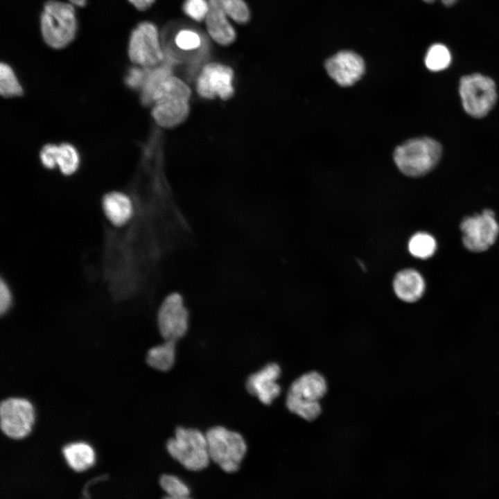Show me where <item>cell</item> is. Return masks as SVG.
Segmentation results:
<instances>
[{
  "mask_svg": "<svg viewBox=\"0 0 499 499\" xmlns=\"http://www.w3.org/2000/svg\"><path fill=\"white\" fill-rule=\"evenodd\" d=\"M77 29L74 6L58 0L45 3L40 16V30L49 46L54 49L66 47L74 40Z\"/></svg>",
  "mask_w": 499,
  "mask_h": 499,
  "instance_id": "6da1fadb",
  "label": "cell"
},
{
  "mask_svg": "<svg viewBox=\"0 0 499 499\" xmlns=\"http://www.w3.org/2000/svg\"><path fill=\"white\" fill-rule=\"evenodd\" d=\"M327 382L320 373L304 374L290 385L286 404L288 409L303 419L312 421L322 412L319 401L326 395Z\"/></svg>",
  "mask_w": 499,
  "mask_h": 499,
  "instance_id": "7a4b0ae2",
  "label": "cell"
},
{
  "mask_svg": "<svg viewBox=\"0 0 499 499\" xmlns=\"http://www.w3.org/2000/svg\"><path fill=\"white\" fill-rule=\"evenodd\" d=\"M442 154L439 143L429 137L409 139L397 146L394 159L399 169L405 175L419 177L432 170Z\"/></svg>",
  "mask_w": 499,
  "mask_h": 499,
  "instance_id": "3957f363",
  "label": "cell"
},
{
  "mask_svg": "<svg viewBox=\"0 0 499 499\" xmlns=\"http://www.w3.org/2000/svg\"><path fill=\"white\" fill-rule=\"evenodd\" d=\"M166 448L173 459L190 471L204 469L211 460L206 436L198 429L177 427Z\"/></svg>",
  "mask_w": 499,
  "mask_h": 499,
  "instance_id": "277c9868",
  "label": "cell"
},
{
  "mask_svg": "<svg viewBox=\"0 0 499 499\" xmlns=\"http://www.w3.org/2000/svg\"><path fill=\"white\" fill-rule=\"evenodd\" d=\"M210 459L225 472L238 471L247 451L239 433L222 426L212 427L205 434Z\"/></svg>",
  "mask_w": 499,
  "mask_h": 499,
  "instance_id": "5b68a950",
  "label": "cell"
},
{
  "mask_svg": "<svg viewBox=\"0 0 499 499\" xmlns=\"http://www.w3.org/2000/svg\"><path fill=\"white\" fill-rule=\"evenodd\" d=\"M128 54L130 61L137 66L152 68L164 60L157 26L150 21L139 23L131 32Z\"/></svg>",
  "mask_w": 499,
  "mask_h": 499,
  "instance_id": "8992f818",
  "label": "cell"
},
{
  "mask_svg": "<svg viewBox=\"0 0 499 499\" xmlns=\"http://www.w3.org/2000/svg\"><path fill=\"white\" fill-rule=\"evenodd\" d=\"M459 91L464 110L475 118L485 116L497 100L494 81L480 73L462 77Z\"/></svg>",
  "mask_w": 499,
  "mask_h": 499,
  "instance_id": "52a82bcc",
  "label": "cell"
},
{
  "mask_svg": "<svg viewBox=\"0 0 499 499\" xmlns=\"http://www.w3.org/2000/svg\"><path fill=\"white\" fill-rule=\"evenodd\" d=\"M460 229L464 245L473 252L488 250L499 235V225L491 209L465 217L461 222Z\"/></svg>",
  "mask_w": 499,
  "mask_h": 499,
  "instance_id": "ba28073f",
  "label": "cell"
},
{
  "mask_svg": "<svg viewBox=\"0 0 499 499\" xmlns=\"http://www.w3.org/2000/svg\"><path fill=\"white\" fill-rule=\"evenodd\" d=\"M34 421V408L28 400L10 397L1 403V429L7 437L15 439L26 437L31 432Z\"/></svg>",
  "mask_w": 499,
  "mask_h": 499,
  "instance_id": "9c48e42d",
  "label": "cell"
},
{
  "mask_svg": "<svg viewBox=\"0 0 499 499\" xmlns=\"http://www.w3.org/2000/svg\"><path fill=\"white\" fill-rule=\"evenodd\" d=\"M157 323L164 340L176 342L186 333L189 313L180 294H171L164 299L158 312Z\"/></svg>",
  "mask_w": 499,
  "mask_h": 499,
  "instance_id": "30bf717a",
  "label": "cell"
},
{
  "mask_svg": "<svg viewBox=\"0 0 499 499\" xmlns=\"http://www.w3.org/2000/svg\"><path fill=\"white\" fill-rule=\"evenodd\" d=\"M233 70L224 64L211 62L206 64L198 78L196 89L200 96L212 99L218 96L227 100L234 94Z\"/></svg>",
  "mask_w": 499,
  "mask_h": 499,
  "instance_id": "8fae6325",
  "label": "cell"
},
{
  "mask_svg": "<svg viewBox=\"0 0 499 499\" xmlns=\"http://www.w3.org/2000/svg\"><path fill=\"white\" fill-rule=\"evenodd\" d=\"M329 76L338 85L348 87L358 81L365 73L363 59L352 51H341L325 62Z\"/></svg>",
  "mask_w": 499,
  "mask_h": 499,
  "instance_id": "7c38bea8",
  "label": "cell"
},
{
  "mask_svg": "<svg viewBox=\"0 0 499 499\" xmlns=\"http://www.w3.org/2000/svg\"><path fill=\"white\" fill-rule=\"evenodd\" d=\"M281 372L278 364L270 362L248 377L246 389L263 404L270 405L281 394V387L277 382Z\"/></svg>",
  "mask_w": 499,
  "mask_h": 499,
  "instance_id": "4fadbf2b",
  "label": "cell"
},
{
  "mask_svg": "<svg viewBox=\"0 0 499 499\" xmlns=\"http://www.w3.org/2000/svg\"><path fill=\"white\" fill-rule=\"evenodd\" d=\"M189 113V101L181 99H165L157 102L151 112L156 123L163 128L177 126L185 121Z\"/></svg>",
  "mask_w": 499,
  "mask_h": 499,
  "instance_id": "5bb4252c",
  "label": "cell"
},
{
  "mask_svg": "<svg viewBox=\"0 0 499 499\" xmlns=\"http://www.w3.org/2000/svg\"><path fill=\"white\" fill-rule=\"evenodd\" d=\"M393 288L399 299L412 303L423 296L426 283L423 277L418 271L408 268L399 271L395 275Z\"/></svg>",
  "mask_w": 499,
  "mask_h": 499,
  "instance_id": "9a60e30c",
  "label": "cell"
},
{
  "mask_svg": "<svg viewBox=\"0 0 499 499\" xmlns=\"http://www.w3.org/2000/svg\"><path fill=\"white\" fill-rule=\"evenodd\" d=\"M209 10L204 20L209 35L220 45L231 44L236 39V31L228 17L217 4L209 1Z\"/></svg>",
  "mask_w": 499,
  "mask_h": 499,
  "instance_id": "2e32d148",
  "label": "cell"
},
{
  "mask_svg": "<svg viewBox=\"0 0 499 499\" xmlns=\"http://www.w3.org/2000/svg\"><path fill=\"white\" fill-rule=\"evenodd\" d=\"M102 205L107 219L115 226L126 224L133 214V204L125 193L112 191L105 195Z\"/></svg>",
  "mask_w": 499,
  "mask_h": 499,
  "instance_id": "e0dca14e",
  "label": "cell"
},
{
  "mask_svg": "<svg viewBox=\"0 0 499 499\" xmlns=\"http://www.w3.org/2000/svg\"><path fill=\"white\" fill-rule=\"evenodd\" d=\"M62 454L68 466L75 471H84L92 466L96 460L94 448L84 441H76L65 445Z\"/></svg>",
  "mask_w": 499,
  "mask_h": 499,
  "instance_id": "ac0fdd59",
  "label": "cell"
},
{
  "mask_svg": "<svg viewBox=\"0 0 499 499\" xmlns=\"http://www.w3.org/2000/svg\"><path fill=\"white\" fill-rule=\"evenodd\" d=\"M191 91L180 78L170 76L158 85L152 97V104L165 99H181L189 101Z\"/></svg>",
  "mask_w": 499,
  "mask_h": 499,
  "instance_id": "d6986e66",
  "label": "cell"
},
{
  "mask_svg": "<svg viewBox=\"0 0 499 499\" xmlns=\"http://www.w3.org/2000/svg\"><path fill=\"white\" fill-rule=\"evenodd\" d=\"M175 343L165 340L163 344L150 349L146 358L148 365L161 371L170 370L175 360Z\"/></svg>",
  "mask_w": 499,
  "mask_h": 499,
  "instance_id": "ffe728a7",
  "label": "cell"
},
{
  "mask_svg": "<svg viewBox=\"0 0 499 499\" xmlns=\"http://www.w3.org/2000/svg\"><path fill=\"white\" fill-rule=\"evenodd\" d=\"M170 76H172V69L168 62L148 69L147 77L141 89V100L143 105L152 104V97L155 89L161 81Z\"/></svg>",
  "mask_w": 499,
  "mask_h": 499,
  "instance_id": "44dd1931",
  "label": "cell"
},
{
  "mask_svg": "<svg viewBox=\"0 0 499 499\" xmlns=\"http://www.w3.org/2000/svg\"><path fill=\"white\" fill-rule=\"evenodd\" d=\"M56 167L64 175L75 173L80 164V157L77 148L71 143L58 144L55 154Z\"/></svg>",
  "mask_w": 499,
  "mask_h": 499,
  "instance_id": "7402d4cb",
  "label": "cell"
},
{
  "mask_svg": "<svg viewBox=\"0 0 499 499\" xmlns=\"http://www.w3.org/2000/svg\"><path fill=\"white\" fill-rule=\"evenodd\" d=\"M408 247L412 256L420 259H427L435 254L437 241L427 232H417L410 238Z\"/></svg>",
  "mask_w": 499,
  "mask_h": 499,
  "instance_id": "603a6c76",
  "label": "cell"
},
{
  "mask_svg": "<svg viewBox=\"0 0 499 499\" xmlns=\"http://www.w3.org/2000/svg\"><path fill=\"white\" fill-rule=\"evenodd\" d=\"M0 92L5 98L20 96L24 88L12 67L6 62L0 65Z\"/></svg>",
  "mask_w": 499,
  "mask_h": 499,
  "instance_id": "cb8c5ba5",
  "label": "cell"
},
{
  "mask_svg": "<svg viewBox=\"0 0 499 499\" xmlns=\"http://www.w3.org/2000/svg\"><path fill=\"white\" fill-rule=\"evenodd\" d=\"M451 55L449 50L443 44L432 45L426 53L425 64L432 71H439L446 69L450 63Z\"/></svg>",
  "mask_w": 499,
  "mask_h": 499,
  "instance_id": "d4e9b609",
  "label": "cell"
},
{
  "mask_svg": "<svg viewBox=\"0 0 499 499\" xmlns=\"http://www.w3.org/2000/svg\"><path fill=\"white\" fill-rule=\"evenodd\" d=\"M217 4L228 17L238 24H245L250 19V10L243 0H209Z\"/></svg>",
  "mask_w": 499,
  "mask_h": 499,
  "instance_id": "484cf974",
  "label": "cell"
},
{
  "mask_svg": "<svg viewBox=\"0 0 499 499\" xmlns=\"http://www.w3.org/2000/svg\"><path fill=\"white\" fill-rule=\"evenodd\" d=\"M159 484L168 496H189L190 491L188 486L175 475L170 474L162 475L159 478Z\"/></svg>",
  "mask_w": 499,
  "mask_h": 499,
  "instance_id": "4316f807",
  "label": "cell"
},
{
  "mask_svg": "<svg viewBox=\"0 0 499 499\" xmlns=\"http://www.w3.org/2000/svg\"><path fill=\"white\" fill-rule=\"evenodd\" d=\"M184 12L193 20L200 22L205 20L209 10L208 0H185Z\"/></svg>",
  "mask_w": 499,
  "mask_h": 499,
  "instance_id": "83f0119b",
  "label": "cell"
},
{
  "mask_svg": "<svg viewBox=\"0 0 499 499\" xmlns=\"http://www.w3.org/2000/svg\"><path fill=\"white\" fill-rule=\"evenodd\" d=\"M175 42L182 50H194L200 46L202 38L200 35L191 29L180 30L175 37Z\"/></svg>",
  "mask_w": 499,
  "mask_h": 499,
  "instance_id": "f1b7e54d",
  "label": "cell"
},
{
  "mask_svg": "<svg viewBox=\"0 0 499 499\" xmlns=\"http://www.w3.org/2000/svg\"><path fill=\"white\" fill-rule=\"evenodd\" d=\"M148 69L139 66L130 67L124 78L125 85L132 89L141 90L146 81Z\"/></svg>",
  "mask_w": 499,
  "mask_h": 499,
  "instance_id": "f546056e",
  "label": "cell"
},
{
  "mask_svg": "<svg viewBox=\"0 0 499 499\" xmlns=\"http://www.w3.org/2000/svg\"><path fill=\"white\" fill-rule=\"evenodd\" d=\"M58 148L56 143L45 144L40 152V159L43 165L47 169H53L56 167L55 154Z\"/></svg>",
  "mask_w": 499,
  "mask_h": 499,
  "instance_id": "4dcf8cb0",
  "label": "cell"
},
{
  "mask_svg": "<svg viewBox=\"0 0 499 499\" xmlns=\"http://www.w3.org/2000/svg\"><path fill=\"white\" fill-rule=\"evenodd\" d=\"M12 297L10 289L3 279L0 283V313L3 315L10 309L12 304Z\"/></svg>",
  "mask_w": 499,
  "mask_h": 499,
  "instance_id": "1f68e13d",
  "label": "cell"
},
{
  "mask_svg": "<svg viewBox=\"0 0 499 499\" xmlns=\"http://www.w3.org/2000/svg\"><path fill=\"white\" fill-rule=\"evenodd\" d=\"M155 0H128L137 10H146L149 8Z\"/></svg>",
  "mask_w": 499,
  "mask_h": 499,
  "instance_id": "d6a6232c",
  "label": "cell"
},
{
  "mask_svg": "<svg viewBox=\"0 0 499 499\" xmlns=\"http://www.w3.org/2000/svg\"><path fill=\"white\" fill-rule=\"evenodd\" d=\"M69 2L74 6L83 7L86 5L87 0H69Z\"/></svg>",
  "mask_w": 499,
  "mask_h": 499,
  "instance_id": "836d02e7",
  "label": "cell"
},
{
  "mask_svg": "<svg viewBox=\"0 0 499 499\" xmlns=\"http://www.w3.org/2000/svg\"><path fill=\"white\" fill-rule=\"evenodd\" d=\"M423 1L427 3H432V2L435 1V0H423ZM441 1L445 6H452L453 4H454L457 0H441Z\"/></svg>",
  "mask_w": 499,
  "mask_h": 499,
  "instance_id": "e575fe53",
  "label": "cell"
},
{
  "mask_svg": "<svg viewBox=\"0 0 499 499\" xmlns=\"http://www.w3.org/2000/svg\"><path fill=\"white\" fill-rule=\"evenodd\" d=\"M162 499H192L189 496H166L164 497Z\"/></svg>",
  "mask_w": 499,
  "mask_h": 499,
  "instance_id": "d590c367",
  "label": "cell"
}]
</instances>
